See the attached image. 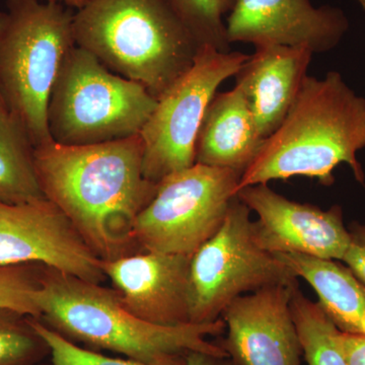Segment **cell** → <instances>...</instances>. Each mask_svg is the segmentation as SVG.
Returning <instances> with one entry per match:
<instances>
[{"mask_svg": "<svg viewBox=\"0 0 365 365\" xmlns=\"http://www.w3.org/2000/svg\"><path fill=\"white\" fill-rule=\"evenodd\" d=\"M41 188L101 260L141 251L134 223L158 184L143 174L140 134L90 145L55 143L35 148Z\"/></svg>", "mask_w": 365, "mask_h": 365, "instance_id": "1", "label": "cell"}, {"mask_svg": "<svg viewBox=\"0 0 365 365\" xmlns=\"http://www.w3.org/2000/svg\"><path fill=\"white\" fill-rule=\"evenodd\" d=\"M40 319L67 339L93 350L155 362L190 351L228 356L208 337L225 333L222 318L213 323L162 326L125 309L116 289L42 266L35 294Z\"/></svg>", "mask_w": 365, "mask_h": 365, "instance_id": "2", "label": "cell"}, {"mask_svg": "<svg viewBox=\"0 0 365 365\" xmlns=\"http://www.w3.org/2000/svg\"><path fill=\"white\" fill-rule=\"evenodd\" d=\"M364 148L365 98L338 72L330 71L322 79L307 76L284 121L242 173L235 193L244 187L295 176L332 186L334 170L340 163H347L355 179L364 184L356 158Z\"/></svg>", "mask_w": 365, "mask_h": 365, "instance_id": "3", "label": "cell"}, {"mask_svg": "<svg viewBox=\"0 0 365 365\" xmlns=\"http://www.w3.org/2000/svg\"><path fill=\"white\" fill-rule=\"evenodd\" d=\"M78 47L158 98L200 49L167 0H90L74 14Z\"/></svg>", "mask_w": 365, "mask_h": 365, "instance_id": "4", "label": "cell"}, {"mask_svg": "<svg viewBox=\"0 0 365 365\" xmlns=\"http://www.w3.org/2000/svg\"><path fill=\"white\" fill-rule=\"evenodd\" d=\"M0 11V95L34 146L53 141L48 105L59 72L76 47L74 14L57 2L6 0Z\"/></svg>", "mask_w": 365, "mask_h": 365, "instance_id": "5", "label": "cell"}, {"mask_svg": "<svg viewBox=\"0 0 365 365\" xmlns=\"http://www.w3.org/2000/svg\"><path fill=\"white\" fill-rule=\"evenodd\" d=\"M157 104L143 85L76 46L53 88L48 126L53 140L62 145L109 143L140 134Z\"/></svg>", "mask_w": 365, "mask_h": 365, "instance_id": "6", "label": "cell"}, {"mask_svg": "<svg viewBox=\"0 0 365 365\" xmlns=\"http://www.w3.org/2000/svg\"><path fill=\"white\" fill-rule=\"evenodd\" d=\"M284 262L261 249L252 234L251 210L237 196L222 227L190 262V322L213 323L242 295L263 288L299 287Z\"/></svg>", "mask_w": 365, "mask_h": 365, "instance_id": "7", "label": "cell"}, {"mask_svg": "<svg viewBox=\"0 0 365 365\" xmlns=\"http://www.w3.org/2000/svg\"><path fill=\"white\" fill-rule=\"evenodd\" d=\"M242 173L195 163L158 182L137 216L134 239L141 251L193 255L222 227Z\"/></svg>", "mask_w": 365, "mask_h": 365, "instance_id": "8", "label": "cell"}, {"mask_svg": "<svg viewBox=\"0 0 365 365\" xmlns=\"http://www.w3.org/2000/svg\"><path fill=\"white\" fill-rule=\"evenodd\" d=\"M249 57L211 47L198 50L188 71L158 98L140 132L146 179L158 184L195 165L197 137L206 109L220 86L235 76Z\"/></svg>", "mask_w": 365, "mask_h": 365, "instance_id": "9", "label": "cell"}, {"mask_svg": "<svg viewBox=\"0 0 365 365\" xmlns=\"http://www.w3.org/2000/svg\"><path fill=\"white\" fill-rule=\"evenodd\" d=\"M102 263L68 217L48 199L0 203V265L39 264L103 283L107 277Z\"/></svg>", "mask_w": 365, "mask_h": 365, "instance_id": "10", "label": "cell"}, {"mask_svg": "<svg viewBox=\"0 0 365 365\" xmlns=\"http://www.w3.org/2000/svg\"><path fill=\"white\" fill-rule=\"evenodd\" d=\"M235 196L257 215L252 222L256 244L271 254H302L342 261L350 244L349 230L339 205L328 210L289 200L268 184L240 189Z\"/></svg>", "mask_w": 365, "mask_h": 365, "instance_id": "11", "label": "cell"}, {"mask_svg": "<svg viewBox=\"0 0 365 365\" xmlns=\"http://www.w3.org/2000/svg\"><path fill=\"white\" fill-rule=\"evenodd\" d=\"M276 285L242 295L222 312L227 337L216 343L237 365H302L292 309L294 288Z\"/></svg>", "mask_w": 365, "mask_h": 365, "instance_id": "12", "label": "cell"}, {"mask_svg": "<svg viewBox=\"0 0 365 365\" xmlns=\"http://www.w3.org/2000/svg\"><path fill=\"white\" fill-rule=\"evenodd\" d=\"M349 28L338 7H316L311 0H237L225 21L232 43L304 47L327 52L339 44Z\"/></svg>", "mask_w": 365, "mask_h": 365, "instance_id": "13", "label": "cell"}, {"mask_svg": "<svg viewBox=\"0 0 365 365\" xmlns=\"http://www.w3.org/2000/svg\"><path fill=\"white\" fill-rule=\"evenodd\" d=\"M192 255L139 252L102 268L125 309L137 318L162 326L190 322V262Z\"/></svg>", "mask_w": 365, "mask_h": 365, "instance_id": "14", "label": "cell"}, {"mask_svg": "<svg viewBox=\"0 0 365 365\" xmlns=\"http://www.w3.org/2000/svg\"><path fill=\"white\" fill-rule=\"evenodd\" d=\"M314 53L304 47H257L237 73L262 138L279 128L307 78Z\"/></svg>", "mask_w": 365, "mask_h": 365, "instance_id": "15", "label": "cell"}, {"mask_svg": "<svg viewBox=\"0 0 365 365\" xmlns=\"http://www.w3.org/2000/svg\"><path fill=\"white\" fill-rule=\"evenodd\" d=\"M265 140L244 91L235 85L216 93L208 105L197 137L195 163L244 173Z\"/></svg>", "mask_w": 365, "mask_h": 365, "instance_id": "16", "label": "cell"}, {"mask_svg": "<svg viewBox=\"0 0 365 365\" xmlns=\"http://www.w3.org/2000/svg\"><path fill=\"white\" fill-rule=\"evenodd\" d=\"M306 280L340 332L365 336V285L347 266L302 254H274Z\"/></svg>", "mask_w": 365, "mask_h": 365, "instance_id": "17", "label": "cell"}, {"mask_svg": "<svg viewBox=\"0 0 365 365\" xmlns=\"http://www.w3.org/2000/svg\"><path fill=\"white\" fill-rule=\"evenodd\" d=\"M35 165V146L25 127L6 105H0V203L43 200Z\"/></svg>", "mask_w": 365, "mask_h": 365, "instance_id": "18", "label": "cell"}, {"mask_svg": "<svg viewBox=\"0 0 365 365\" xmlns=\"http://www.w3.org/2000/svg\"><path fill=\"white\" fill-rule=\"evenodd\" d=\"M290 309L297 327L302 355L309 365H348L340 344V331L318 302L294 288Z\"/></svg>", "mask_w": 365, "mask_h": 365, "instance_id": "19", "label": "cell"}, {"mask_svg": "<svg viewBox=\"0 0 365 365\" xmlns=\"http://www.w3.org/2000/svg\"><path fill=\"white\" fill-rule=\"evenodd\" d=\"M167 1L188 28L199 47H211L220 52H230L223 18L230 13L237 0Z\"/></svg>", "mask_w": 365, "mask_h": 365, "instance_id": "20", "label": "cell"}, {"mask_svg": "<svg viewBox=\"0 0 365 365\" xmlns=\"http://www.w3.org/2000/svg\"><path fill=\"white\" fill-rule=\"evenodd\" d=\"M29 323L49 348L52 365H187L186 354L175 355L155 362H144L127 357L115 359L97 350L81 347L53 330L40 319L29 317Z\"/></svg>", "mask_w": 365, "mask_h": 365, "instance_id": "21", "label": "cell"}, {"mask_svg": "<svg viewBox=\"0 0 365 365\" xmlns=\"http://www.w3.org/2000/svg\"><path fill=\"white\" fill-rule=\"evenodd\" d=\"M48 355L49 348L29 323V317L0 309V365L39 364Z\"/></svg>", "mask_w": 365, "mask_h": 365, "instance_id": "22", "label": "cell"}, {"mask_svg": "<svg viewBox=\"0 0 365 365\" xmlns=\"http://www.w3.org/2000/svg\"><path fill=\"white\" fill-rule=\"evenodd\" d=\"M40 287V270L25 265H0V309L40 319L35 294Z\"/></svg>", "mask_w": 365, "mask_h": 365, "instance_id": "23", "label": "cell"}, {"mask_svg": "<svg viewBox=\"0 0 365 365\" xmlns=\"http://www.w3.org/2000/svg\"><path fill=\"white\" fill-rule=\"evenodd\" d=\"M348 230L350 244L342 262L365 285V225L353 222Z\"/></svg>", "mask_w": 365, "mask_h": 365, "instance_id": "24", "label": "cell"}, {"mask_svg": "<svg viewBox=\"0 0 365 365\" xmlns=\"http://www.w3.org/2000/svg\"><path fill=\"white\" fill-rule=\"evenodd\" d=\"M340 344L348 365H365V336L341 332Z\"/></svg>", "mask_w": 365, "mask_h": 365, "instance_id": "25", "label": "cell"}, {"mask_svg": "<svg viewBox=\"0 0 365 365\" xmlns=\"http://www.w3.org/2000/svg\"><path fill=\"white\" fill-rule=\"evenodd\" d=\"M186 360L187 365H237L230 356L199 351L187 352Z\"/></svg>", "mask_w": 365, "mask_h": 365, "instance_id": "26", "label": "cell"}, {"mask_svg": "<svg viewBox=\"0 0 365 365\" xmlns=\"http://www.w3.org/2000/svg\"><path fill=\"white\" fill-rule=\"evenodd\" d=\"M46 1L57 2V4H63L69 9H83V6L88 4L90 0H46Z\"/></svg>", "mask_w": 365, "mask_h": 365, "instance_id": "27", "label": "cell"}, {"mask_svg": "<svg viewBox=\"0 0 365 365\" xmlns=\"http://www.w3.org/2000/svg\"><path fill=\"white\" fill-rule=\"evenodd\" d=\"M359 2L360 6H361L362 9L365 11V0H357Z\"/></svg>", "mask_w": 365, "mask_h": 365, "instance_id": "28", "label": "cell"}, {"mask_svg": "<svg viewBox=\"0 0 365 365\" xmlns=\"http://www.w3.org/2000/svg\"><path fill=\"white\" fill-rule=\"evenodd\" d=\"M0 105H4V101H2L1 95H0Z\"/></svg>", "mask_w": 365, "mask_h": 365, "instance_id": "29", "label": "cell"}, {"mask_svg": "<svg viewBox=\"0 0 365 365\" xmlns=\"http://www.w3.org/2000/svg\"><path fill=\"white\" fill-rule=\"evenodd\" d=\"M31 365H52L51 364H41V362H39V364H31Z\"/></svg>", "mask_w": 365, "mask_h": 365, "instance_id": "30", "label": "cell"}]
</instances>
